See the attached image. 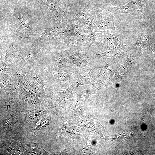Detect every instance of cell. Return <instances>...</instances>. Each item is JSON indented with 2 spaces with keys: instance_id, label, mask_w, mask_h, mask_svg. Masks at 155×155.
Segmentation results:
<instances>
[{
  "instance_id": "1",
  "label": "cell",
  "mask_w": 155,
  "mask_h": 155,
  "mask_svg": "<svg viewBox=\"0 0 155 155\" xmlns=\"http://www.w3.org/2000/svg\"><path fill=\"white\" fill-rule=\"evenodd\" d=\"M86 117H87L88 118H89L90 119H91V120H92V121H93V120H92V119H90V118L89 117H88L87 116H86Z\"/></svg>"
},
{
  "instance_id": "2",
  "label": "cell",
  "mask_w": 155,
  "mask_h": 155,
  "mask_svg": "<svg viewBox=\"0 0 155 155\" xmlns=\"http://www.w3.org/2000/svg\"><path fill=\"white\" fill-rule=\"evenodd\" d=\"M36 78H38V80H39V79H38V77H37V76H36Z\"/></svg>"
}]
</instances>
